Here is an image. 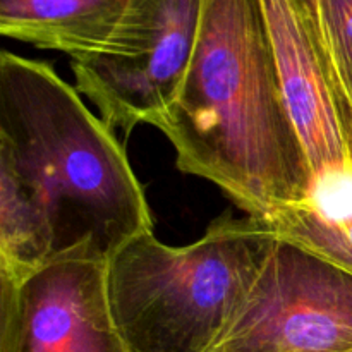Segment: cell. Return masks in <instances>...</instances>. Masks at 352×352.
I'll return each instance as SVG.
<instances>
[{
    "label": "cell",
    "mask_w": 352,
    "mask_h": 352,
    "mask_svg": "<svg viewBox=\"0 0 352 352\" xmlns=\"http://www.w3.org/2000/svg\"><path fill=\"white\" fill-rule=\"evenodd\" d=\"M153 230L112 127L47 62L0 55V277L67 254L109 258Z\"/></svg>",
    "instance_id": "cell-1"
},
{
    "label": "cell",
    "mask_w": 352,
    "mask_h": 352,
    "mask_svg": "<svg viewBox=\"0 0 352 352\" xmlns=\"http://www.w3.org/2000/svg\"><path fill=\"white\" fill-rule=\"evenodd\" d=\"M179 170L213 182L248 217L272 223L311 188L261 0H201L188 71L150 119Z\"/></svg>",
    "instance_id": "cell-2"
},
{
    "label": "cell",
    "mask_w": 352,
    "mask_h": 352,
    "mask_svg": "<svg viewBox=\"0 0 352 352\" xmlns=\"http://www.w3.org/2000/svg\"><path fill=\"white\" fill-rule=\"evenodd\" d=\"M277 241L265 220L223 215L186 246H168L153 230L124 244L107 261V287L129 352H210Z\"/></svg>",
    "instance_id": "cell-3"
},
{
    "label": "cell",
    "mask_w": 352,
    "mask_h": 352,
    "mask_svg": "<svg viewBox=\"0 0 352 352\" xmlns=\"http://www.w3.org/2000/svg\"><path fill=\"white\" fill-rule=\"evenodd\" d=\"M352 272L278 237L210 352H351Z\"/></svg>",
    "instance_id": "cell-4"
},
{
    "label": "cell",
    "mask_w": 352,
    "mask_h": 352,
    "mask_svg": "<svg viewBox=\"0 0 352 352\" xmlns=\"http://www.w3.org/2000/svg\"><path fill=\"white\" fill-rule=\"evenodd\" d=\"M201 0H136L107 50L72 58L76 88L129 134L170 103L188 71Z\"/></svg>",
    "instance_id": "cell-5"
},
{
    "label": "cell",
    "mask_w": 352,
    "mask_h": 352,
    "mask_svg": "<svg viewBox=\"0 0 352 352\" xmlns=\"http://www.w3.org/2000/svg\"><path fill=\"white\" fill-rule=\"evenodd\" d=\"M0 352H129L109 299L107 260L67 254L0 277Z\"/></svg>",
    "instance_id": "cell-6"
},
{
    "label": "cell",
    "mask_w": 352,
    "mask_h": 352,
    "mask_svg": "<svg viewBox=\"0 0 352 352\" xmlns=\"http://www.w3.org/2000/svg\"><path fill=\"white\" fill-rule=\"evenodd\" d=\"M261 7L285 102L313 179L352 167V103L315 10L306 0H261Z\"/></svg>",
    "instance_id": "cell-7"
},
{
    "label": "cell",
    "mask_w": 352,
    "mask_h": 352,
    "mask_svg": "<svg viewBox=\"0 0 352 352\" xmlns=\"http://www.w3.org/2000/svg\"><path fill=\"white\" fill-rule=\"evenodd\" d=\"M136 0H0V33L72 58L107 50Z\"/></svg>",
    "instance_id": "cell-8"
},
{
    "label": "cell",
    "mask_w": 352,
    "mask_h": 352,
    "mask_svg": "<svg viewBox=\"0 0 352 352\" xmlns=\"http://www.w3.org/2000/svg\"><path fill=\"white\" fill-rule=\"evenodd\" d=\"M315 16L337 76L352 103V0H315Z\"/></svg>",
    "instance_id": "cell-9"
},
{
    "label": "cell",
    "mask_w": 352,
    "mask_h": 352,
    "mask_svg": "<svg viewBox=\"0 0 352 352\" xmlns=\"http://www.w3.org/2000/svg\"><path fill=\"white\" fill-rule=\"evenodd\" d=\"M306 2H308L309 7H311V9L315 10V0H306Z\"/></svg>",
    "instance_id": "cell-10"
},
{
    "label": "cell",
    "mask_w": 352,
    "mask_h": 352,
    "mask_svg": "<svg viewBox=\"0 0 352 352\" xmlns=\"http://www.w3.org/2000/svg\"><path fill=\"white\" fill-rule=\"evenodd\" d=\"M351 352H352V351H351Z\"/></svg>",
    "instance_id": "cell-11"
}]
</instances>
